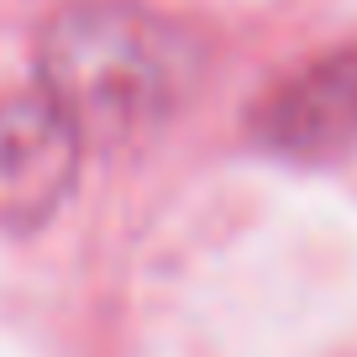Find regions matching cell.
<instances>
[{
  "mask_svg": "<svg viewBox=\"0 0 357 357\" xmlns=\"http://www.w3.org/2000/svg\"><path fill=\"white\" fill-rule=\"evenodd\" d=\"M184 22L137 0H74L43 32V95L79 137H132L184 105L200 79Z\"/></svg>",
  "mask_w": 357,
  "mask_h": 357,
  "instance_id": "1",
  "label": "cell"
},
{
  "mask_svg": "<svg viewBox=\"0 0 357 357\" xmlns=\"http://www.w3.org/2000/svg\"><path fill=\"white\" fill-rule=\"evenodd\" d=\"M252 137L289 163H342L357 153V47L326 53L279 79L252 105Z\"/></svg>",
  "mask_w": 357,
  "mask_h": 357,
  "instance_id": "2",
  "label": "cell"
},
{
  "mask_svg": "<svg viewBox=\"0 0 357 357\" xmlns=\"http://www.w3.org/2000/svg\"><path fill=\"white\" fill-rule=\"evenodd\" d=\"M79 142L63 111L37 95L0 100V226L32 231L63 205L79 174Z\"/></svg>",
  "mask_w": 357,
  "mask_h": 357,
  "instance_id": "3",
  "label": "cell"
}]
</instances>
